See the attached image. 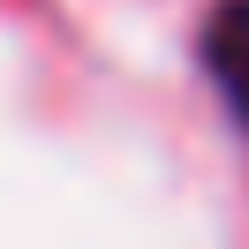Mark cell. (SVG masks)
I'll return each mask as SVG.
<instances>
[{
  "label": "cell",
  "mask_w": 249,
  "mask_h": 249,
  "mask_svg": "<svg viewBox=\"0 0 249 249\" xmlns=\"http://www.w3.org/2000/svg\"><path fill=\"white\" fill-rule=\"evenodd\" d=\"M204 68H212L219 98L234 106V121L249 128V0H227L204 23Z\"/></svg>",
  "instance_id": "obj_1"
}]
</instances>
